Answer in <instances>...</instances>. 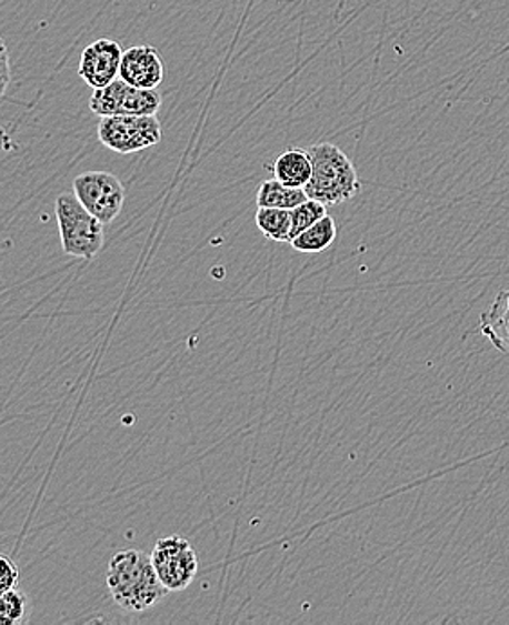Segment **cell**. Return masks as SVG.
<instances>
[{"label":"cell","mask_w":509,"mask_h":625,"mask_svg":"<svg viewBox=\"0 0 509 625\" xmlns=\"http://www.w3.org/2000/svg\"><path fill=\"white\" fill-rule=\"evenodd\" d=\"M107 586L116 604L130 613L147 612L169 593L156 572L152 557L140 550H123L111 558Z\"/></svg>","instance_id":"6da1fadb"},{"label":"cell","mask_w":509,"mask_h":625,"mask_svg":"<svg viewBox=\"0 0 509 625\" xmlns=\"http://www.w3.org/2000/svg\"><path fill=\"white\" fill-rule=\"evenodd\" d=\"M306 150L312 163L311 181L303 188L309 199L326 205L351 201L361 188L351 159L332 143L312 144Z\"/></svg>","instance_id":"7a4b0ae2"},{"label":"cell","mask_w":509,"mask_h":625,"mask_svg":"<svg viewBox=\"0 0 509 625\" xmlns=\"http://www.w3.org/2000/svg\"><path fill=\"white\" fill-rule=\"evenodd\" d=\"M57 220L62 248L69 256L92 260L103 248V222L92 215L74 193L57 199Z\"/></svg>","instance_id":"3957f363"},{"label":"cell","mask_w":509,"mask_h":625,"mask_svg":"<svg viewBox=\"0 0 509 625\" xmlns=\"http://www.w3.org/2000/svg\"><path fill=\"white\" fill-rule=\"evenodd\" d=\"M100 120L98 139L116 153L141 152L163 139L158 115H111Z\"/></svg>","instance_id":"277c9868"},{"label":"cell","mask_w":509,"mask_h":625,"mask_svg":"<svg viewBox=\"0 0 509 625\" xmlns=\"http://www.w3.org/2000/svg\"><path fill=\"white\" fill-rule=\"evenodd\" d=\"M163 98L156 89H138L121 78L109 85L97 89L89 101V109L98 118L111 115H156Z\"/></svg>","instance_id":"5b68a950"},{"label":"cell","mask_w":509,"mask_h":625,"mask_svg":"<svg viewBox=\"0 0 509 625\" xmlns=\"http://www.w3.org/2000/svg\"><path fill=\"white\" fill-rule=\"evenodd\" d=\"M150 557L161 583L169 592H183L198 575V554L192 544L179 535L158 541Z\"/></svg>","instance_id":"8992f818"},{"label":"cell","mask_w":509,"mask_h":625,"mask_svg":"<svg viewBox=\"0 0 509 625\" xmlns=\"http://www.w3.org/2000/svg\"><path fill=\"white\" fill-rule=\"evenodd\" d=\"M72 191L78 201L103 224H111L126 204V187L109 172L80 173L72 181Z\"/></svg>","instance_id":"52a82bcc"},{"label":"cell","mask_w":509,"mask_h":625,"mask_svg":"<svg viewBox=\"0 0 509 625\" xmlns=\"http://www.w3.org/2000/svg\"><path fill=\"white\" fill-rule=\"evenodd\" d=\"M121 58L123 49L116 40H97L83 49L78 74L87 85L97 91L120 78Z\"/></svg>","instance_id":"ba28073f"},{"label":"cell","mask_w":509,"mask_h":625,"mask_svg":"<svg viewBox=\"0 0 509 625\" xmlns=\"http://www.w3.org/2000/svg\"><path fill=\"white\" fill-rule=\"evenodd\" d=\"M120 78L138 89H158L164 78L163 58L150 46L127 49L121 58Z\"/></svg>","instance_id":"9c48e42d"},{"label":"cell","mask_w":509,"mask_h":625,"mask_svg":"<svg viewBox=\"0 0 509 625\" xmlns=\"http://www.w3.org/2000/svg\"><path fill=\"white\" fill-rule=\"evenodd\" d=\"M481 330L502 354H509V289L500 292L488 311L482 312Z\"/></svg>","instance_id":"30bf717a"},{"label":"cell","mask_w":509,"mask_h":625,"mask_svg":"<svg viewBox=\"0 0 509 625\" xmlns=\"http://www.w3.org/2000/svg\"><path fill=\"white\" fill-rule=\"evenodd\" d=\"M275 179L291 188H306L312 178V163L308 150L289 149L275 159Z\"/></svg>","instance_id":"8fae6325"},{"label":"cell","mask_w":509,"mask_h":625,"mask_svg":"<svg viewBox=\"0 0 509 625\" xmlns=\"http://www.w3.org/2000/svg\"><path fill=\"white\" fill-rule=\"evenodd\" d=\"M309 196L303 188H291L279 179H268L260 184L257 191V205L259 208H282L295 210L297 205L308 201Z\"/></svg>","instance_id":"7c38bea8"},{"label":"cell","mask_w":509,"mask_h":625,"mask_svg":"<svg viewBox=\"0 0 509 625\" xmlns=\"http://www.w3.org/2000/svg\"><path fill=\"white\" fill-rule=\"evenodd\" d=\"M255 222L260 233L266 239L273 242H289L291 244V231H293V219H291V210H282V208H259Z\"/></svg>","instance_id":"4fadbf2b"},{"label":"cell","mask_w":509,"mask_h":625,"mask_svg":"<svg viewBox=\"0 0 509 625\" xmlns=\"http://www.w3.org/2000/svg\"><path fill=\"white\" fill-rule=\"evenodd\" d=\"M335 240H337V224L332 216L326 215L309 230L298 234L297 239L291 240V245L300 253H322Z\"/></svg>","instance_id":"5bb4252c"},{"label":"cell","mask_w":509,"mask_h":625,"mask_svg":"<svg viewBox=\"0 0 509 625\" xmlns=\"http://www.w3.org/2000/svg\"><path fill=\"white\" fill-rule=\"evenodd\" d=\"M327 215V205L322 202L308 199L302 204L291 210V219H293V231H291V240L297 239L298 234L309 230L311 225L317 224L318 220H322Z\"/></svg>","instance_id":"9a60e30c"},{"label":"cell","mask_w":509,"mask_h":625,"mask_svg":"<svg viewBox=\"0 0 509 625\" xmlns=\"http://www.w3.org/2000/svg\"><path fill=\"white\" fill-rule=\"evenodd\" d=\"M2 604H0V621L4 625H17L24 622L28 615V597L20 589H10L2 593Z\"/></svg>","instance_id":"2e32d148"},{"label":"cell","mask_w":509,"mask_h":625,"mask_svg":"<svg viewBox=\"0 0 509 625\" xmlns=\"http://www.w3.org/2000/svg\"><path fill=\"white\" fill-rule=\"evenodd\" d=\"M19 584V568L10 558H0V592H10Z\"/></svg>","instance_id":"e0dca14e"},{"label":"cell","mask_w":509,"mask_h":625,"mask_svg":"<svg viewBox=\"0 0 509 625\" xmlns=\"http://www.w3.org/2000/svg\"><path fill=\"white\" fill-rule=\"evenodd\" d=\"M0 53H2V94H4L6 89H8V83H10V58H8V48L6 43H0Z\"/></svg>","instance_id":"ac0fdd59"}]
</instances>
